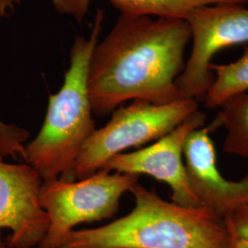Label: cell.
Listing matches in <instances>:
<instances>
[{"label":"cell","instance_id":"18","mask_svg":"<svg viewBox=\"0 0 248 248\" xmlns=\"http://www.w3.org/2000/svg\"><path fill=\"white\" fill-rule=\"evenodd\" d=\"M0 248H11L8 245L7 240L5 241V240L3 239V237H2V231L1 230H0Z\"/></svg>","mask_w":248,"mask_h":248},{"label":"cell","instance_id":"10","mask_svg":"<svg viewBox=\"0 0 248 248\" xmlns=\"http://www.w3.org/2000/svg\"><path fill=\"white\" fill-rule=\"evenodd\" d=\"M123 15L181 18L198 8L216 4L248 5V0H109Z\"/></svg>","mask_w":248,"mask_h":248},{"label":"cell","instance_id":"14","mask_svg":"<svg viewBox=\"0 0 248 248\" xmlns=\"http://www.w3.org/2000/svg\"><path fill=\"white\" fill-rule=\"evenodd\" d=\"M90 0H53V5L60 14L68 15L81 22L88 14Z\"/></svg>","mask_w":248,"mask_h":248},{"label":"cell","instance_id":"16","mask_svg":"<svg viewBox=\"0 0 248 248\" xmlns=\"http://www.w3.org/2000/svg\"><path fill=\"white\" fill-rule=\"evenodd\" d=\"M21 0H0V19L7 17L20 3Z\"/></svg>","mask_w":248,"mask_h":248},{"label":"cell","instance_id":"4","mask_svg":"<svg viewBox=\"0 0 248 248\" xmlns=\"http://www.w3.org/2000/svg\"><path fill=\"white\" fill-rule=\"evenodd\" d=\"M138 177L101 169L78 181L57 178L43 182L40 203L49 226L38 248H61L76 226L112 218L122 196L131 191Z\"/></svg>","mask_w":248,"mask_h":248},{"label":"cell","instance_id":"2","mask_svg":"<svg viewBox=\"0 0 248 248\" xmlns=\"http://www.w3.org/2000/svg\"><path fill=\"white\" fill-rule=\"evenodd\" d=\"M131 213L103 226L72 232L61 248H231L225 220L207 208L163 200L137 182Z\"/></svg>","mask_w":248,"mask_h":248},{"label":"cell","instance_id":"8","mask_svg":"<svg viewBox=\"0 0 248 248\" xmlns=\"http://www.w3.org/2000/svg\"><path fill=\"white\" fill-rule=\"evenodd\" d=\"M0 154V230L8 229L11 248H33L49 226L40 203L43 180L29 164H9Z\"/></svg>","mask_w":248,"mask_h":248},{"label":"cell","instance_id":"3","mask_svg":"<svg viewBox=\"0 0 248 248\" xmlns=\"http://www.w3.org/2000/svg\"><path fill=\"white\" fill-rule=\"evenodd\" d=\"M103 20V10L98 9L89 38H76L62 87L49 97L42 129L25 144L23 159L43 182L57 178L74 181L80 153L96 130L89 98V62Z\"/></svg>","mask_w":248,"mask_h":248},{"label":"cell","instance_id":"12","mask_svg":"<svg viewBox=\"0 0 248 248\" xmlns=\"http://www.w3.org/2000/svg\"><path fill=\"white\" fill-rule=\"evenodd\" d=\"M214 79L203 100L207 108H219L229 98L248 91V46L238 60L211 64Z\"/></svg>","mask_w":248,"mask_h":248},{"label":"cell","instance_id":"1","mask_svg":"<svg viewBox=\"0 0 248 248\" xmlns=\"http://www.w3.org/2000/svg\"><path fill=\"white\" fill-rule=\"evenodd\" d=\"M190 41L184 19L121 14L91 54L93 113L109 114L128 100L164 105L183 99L176 80L185 67Z\"/></svg>","mask_w":248,"mask_h":248},{"label":"cell","instance_id":"5","mask_svg":"<svg viewBox=\"0 0 248 248\" xmlns=\"http://www.w3.org/2000/svg\"><path fill=\"white\" fill-rule=\"evenodd\" d=\"M198 109V100L192 98L164 105L133 100L128 106L116 108L109 122L96 129L83 146L76 166V178L94 174L127 149L157 141Z\"/></svg>","mask_w":248,"mask_h":248},{"label":"cell","instance_id":"7","mask_svg":"<svg viewBox=\"0 0 248 248\" xmlns=\"http://www.w3.org/2000/svg\"><path fill=\"white\" fill-rule=\"evenodd\" d=\"M206 115L199 109L173 131L147 147L124 153L108 160L102 169L108 171L147 175L168 184L174 203L188 208L202 207L189 186L183 150L187 136L203 127Z\"/></svg>","mask_w":248,"mask_h":248},{"label":"cell","instance_id":"11","mask_svg":"<svg viewBox=\"0 0 248 248\" xmlns=\"http://www.w3.org/2000/svg\"><path fill=\"white\" fill-rule=\"evenodd\" d=\"M219 108L215 121L226 132L223 151L248 157V91L227 99Z\"/></svg>","mask_w":248,"mask_h":248},{"label":"cell","instance_id":"9","mask_svg":"<svg viewBox=\"0 0 248 248\" xmlns=\"http://www.w3.org/2000/svg\"><path fill=\"white\" fill-rule=\"evenodd\" d=\"M218 125L193 131L186 138L183 156L189 186L201 205L225 220L248 202V175L238 181L222 176L217 167V156L210 135Z\"/></svg>","mask_w":248,"mask_h":248},{"label":"cell","instance_id":"13","mask_svg":"<svg viewBox=\"0 0 248 248\" xmlns=\"http://www.w3.org/2000/svg\"><path fill=\"white\" fill-rule=\"evenodd\" d=\"M30 132L16 124H7L0 119V154L14 159L24 157L25 144Z\"/></svg>","mask_w":248,"mask_h":248},{"label":"cell","instance_id":"6","mask_svg":"<svg viewBox=\"0 0 248 248\" xmlns=\"http://www.w3.org/2000/svg\"><path fill=\"white\" fill-rule=\"evenodd\" d=\"M237 4H216L192 10L186 18L191 31V53L176 80L184 98L202 99L214 75L213 56L222 49L248 43V9Z\"/></svg>","mask_w":248,"mask_h":248},{"label":"cell","instance_id":"15","mask_svg":"<svg viewBox=\"0 0 248 248\" xmlns=\"http://www.w3.org/2000/svg\"><path fill=\"white\" fill-rule=\"evenodd\" d=\"M225 222L234 235L248 240V202L232 213Z\"/></svg>","mask_w":248,"mask_h":248},{"label":"cell","instance_id":"17","mask_svg":"<svg viewBox=\"0 0 248 248\" xmlns=\"http://www.w3.org/2000/svg\"><path fill=\"white\" fill-rule=\"evenodd\" d=\"M231 248H248V240L240 238L232 233V242Z\"/></svg>","mask_w":248,"mask_h":248}]
</instances>
